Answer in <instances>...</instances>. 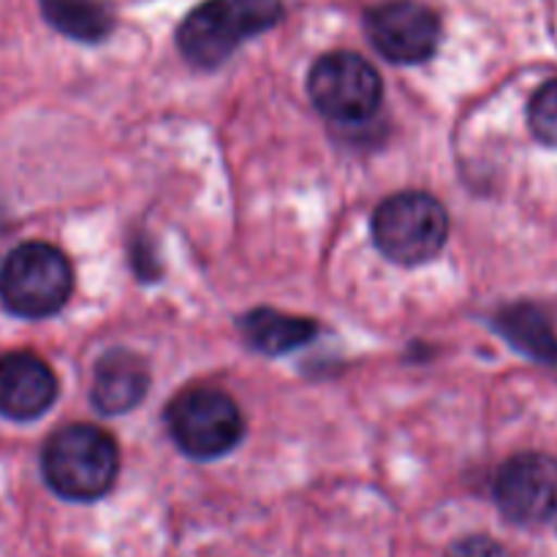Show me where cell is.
<instances>
[{"mask_svg": "<svg viewBox=\"0 0 557 557\" xmlns=\"http://www.w3.org/2000/svg\"><path fill=\"white\" fill-rule=\"evenodd\" d=\"M308 92L324 117L337 123H362L381 107L384 85L379 71L362 54L330 52L315 60Z\"/></svg>", "mask_w": 557, "mask_h": 557, "instance_id": "cell-6", "label": "cell"}, {"mask_svg": "<svg viewBox=\"0 0 557 557\" xmlns=\"http://www.w3.org/2000/svg\"><path fill=\"white\" fill-rule=\"evenodd\" d=\"M74 272L54 245L25 243L0 267V299L22 319L54 315L71 297Z\"/></svg>", "mask_w": 557, "mask_h": 557, "instance_id": "cell-4", "label": "cell"}, {"mask_svg": "<svg viewBox=\"0 0 557 557\" xmlns=\"http://www.w3.org/2000/svg\"><path fill=\"white\" fill-rule=\"evenodd\" d=\"M281 20V0H205L180 25V52L199 69H215L239 44Z\"/></svg>", "mask_w": 557, "mask_h": 557, "instance_id": "cell-2", "label": "cell"}, {"mask_svg": "<svg viewBox=\"0 0 557 557\" xmlns=\"http://www.w3.org/2000/svg\"><path fill=\"white\" fill-rule=\"evenodd\" d=\"M44 479L65 500H98L120 471L117 444L96 424H69L47 441Z\"/></svg>", "mask_w": 557, "mask_h": 557, "instance_id": "cell-1", "label": "cell"}, {"mask_svg": "<svg viewBox=\"0 0 557 557\" xmlns=\"http://www.w3.org/2000/svg\"><path fill=\"white\" fill-rule=\"evenodd\" d=\"M495 330L525 357L544 364H557V337L547 315L533 305H511L495 319Z\"/></svg>", "mask_w": 557, "mask_h": 557, "instance_id": "cell-12", "label": "cell"}, {"mask_svg": "<svg viewBox=\"0 0 557 557\" xmlns=\"http://www.w3.org/2000/svg\"><path fill=\"white\" fill-rule=\"evenodd\" d=\"M528 120L539 141L557 147V79H549L536 90L528 107Z\"/></svg>", "mask_w": 557, "mask_h": 557, "instance_id": "cell-14", "label": "cell"}, {"mask_svg": "<svg viewBox=\"0 0 557 557\" xmlns=\"http://www.w3.org/2000/svg\"><path fill=\"white\" fill-rule=\"evenodd\" d=\"M58 397V379L41 357L11 351L0 357V413L27 422L47 411Z\"/></svg>", "mask_w": 557, "mask_h": 557, "instance_id": "cell-9", "label": "cell"}, {"mask_svg": "<svg viewBox=\"0 0 557 557\" xmlns=\"http://www.w3.org/2000/svg\"><path fill=\"white\" fill-rule=\"evenodd\" d=\"M169 435L196 460L223 457L239 444L245 419L237 403L221 389H185L166 408Z\"/></svg>", "mask_w": 557, "mask_h": 557, "instance_id": "cell-5", "label": "cell"}, {"mask_svg": "<svg viewBox=\"0 0 557 557\" xmlns=\"http://www.w3.org/2000/svg\"><path fill=\"white\" fill-rule=\"evenodd\" d=\"M446 557H511L504 544L493 542L487 536H471L457 542L455 547L446 553Z\"/></svg>", "mask_w": 557, "mask_h": 557, "instance_id": "cell-15", "label": "cell"}, {"mask_svg": "<svg viewBox=\"0 0 557 557\" xmlns=\"http://www.w3.org/2000/svg\"><path fill=\"white\" fill-rule=\"evenodd\" d=\"M150 386V375H147L145 362L136 354L109 351L107 357L98 362L96 379H92V403L101 413L117 417V413H128L141 403Z\"/></svg>", "mask_w": 557, "mask_h": 557, "instance_id": "cell-10", "label": "cell"}, {"mask_svg": "<svg viewBox=\"0 0 557 557\" xmlns=\"http://www.w3.org/2000/svg\"><path fill=\"white\" fill-rule=\"evenodd\" d=\"M449 237V215L435 196L403 190L381 201L373 215V239L386 259L417 267L435 259Z\"/></svg>", "mask_w": 557, "mask_h": 557, "instance_id": "cell-3", "label": "cell"}, {"mask_svg": "<svg viewBox=\"0 0 557 557\" xmlns=\"http://www.w3.org/2000/svg\"><path fill=\"white\" fill-rule=\"evenodd\" d=\"M495 504L500 515L522 528L557 520V460L525 451L500 466L495 476Z\"/></svg>", "mask_w": 557, "mask_h": 557, "instance_id": "cell-7", "label": "cell"}, {"mask_svg": "<svg viewBox=\"0 0 557 557\" xmlns=\"http://www.w3.org/2000/svg\"><path fill=\"white\" fill-rule=\"evenodd\" d=\"M41 11L54 30L74 41H103L114 27V11L107 0H41Z\"/></svg>", "mask_w": 557, "mask_h": 557, "instance_id": "cell-13", "label": "cell"}, {"mask_svg": "<svg viewBox=\"0 0 557 557\" xmlns=\"http://www.w3.org/2000/svg\"><path fill=\"white\" fill-rule=\"evenodd\" d=\"M373 47L397 65L424 63L433 58L441 38V22L417 0H389L364 16Z\"/></svg>", "mask_w": 557, "mask_h": 557, "instance_id": "cell-8", "label": "cell"}, {"mask_svg": "<svg viewBox=\"0 0 557 557\" xmlns=\"http://www.w3.org/2000/svg\"><path fill=\"white\" fill-rule=\"evenodd\" d=\"M239 326H243V335L250 343V348H256L261 354H270V357L294 351V348L305 346V343L315 337L313 321L277 313L272 308L250 310L239 321Z\"/></svg>", "mask_w": 557, "mask_h": 557, "instance_id": "cell-11", "label": "cell"}]
</instances>
